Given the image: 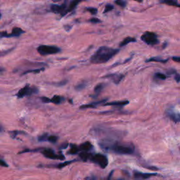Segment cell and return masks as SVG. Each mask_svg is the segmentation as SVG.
<instances>
[{"label":"cell","instance_id":"cell-12","mask_svg":"<svg viewBox=\"0 0 180 180\" xmlns=\"http://www.w3.org/2000/svg\"><path fill=\"white\" fill-rule=\"evenodd\" d=\"M104 78L110 79L116 85H118L120 82L123 80V78H125V75H122V74H120V73H113V74H109V75H105Z\"/></svg>","mask_w":180,"mask_h":180},{"label":"cell","instance_id":"cell-32","mask_svg":"<svg viewBox=\"0 0 180 180\" xmlns=\"http://www.w3.org/2000/svg\"><path fill=\"white\" fill-rule=\"evenodd\" d=\"M22 134H25L24 132H21V131H13V132H10L11 136L13 139L16 138V136L18 135H22Z\"/></svg>","mask_w":180,"mask_h":180},{"label":"cell","instance_id":"cell-45","mask_svg":"<svg viewBox=\"0 0 180 180\" xmlns=\"http://www.w3.org/2000/svg\"><path fill=\"white\" fill-rule=\"evenodd\" d=\"M1 16H2V14L0 13V18H1Z\"/></svg>","mask_w":180,"mask_h":180},{"label":"cell","instance_id":"cell-4","mask_svg":"<svg viewBox=\"0 0 180 180\" xmlns=\"http://www.w3.org/2000/svg\"><path fill=\"white\" fill-rule=\"evenodd\" d=\"M38 53L42 56H47L51 54H56L61 52L59 47L54 45H39L37 49Z\"/></svg>","mask_w":180,"mask_h":180},{"label":"cell","instance_id":"cell-23","mask_svg":"<svg viewBox=\"0 0 180 180\" xmlns=\"http://www.w3.org/2000/svg\"><path fill=\"white\" fill-rule=\"evenodd\" d=\"M105 84L104 83H99L96 85V86L95 87V88H94V94H96V96H98L99 94L101 92L102 90H104V88L105 87Z\"/></svg>","mask_w":180,"mask_h":180},{"label":"cell","instance_id":"cell-2","mask_svg":"<svg viewBox=\"0 0 180 180\" xmlns=\"http://www.w3.org/2000/svg\"><path fill=\"white\" fill-rule=\"evenodd\" d=\"M119 51V49H113L103 46L99 47L91 56L90 62L94 64H105L113 58V56H115L116 54H118Z\"/></svg>","mask_w":180,"mask_h":180},{"label":"cell","instance_id":"cell-21","mask_svg":"<svg viewBox=\"0 0 180 180\" xmlns=\"http://www.w3.org/2000/svg\"><path fill=\"white\" fill-rule=\"evenodd\" d=\"M168 61V59H163L160 58L159 56H156V57H152V58L148 59V60L146 61V62H158V63H162V64H165Z\"/></svg>","mask_w":180,"mask_h":180},{"label":"cell","instance_id":"cell-5","mask_svg":"<svg viewBox=\"0 0 180 180\" xmlns=\"http://www.w3.org/2000/svg\"><path fill=\"white\" fill-rule=\"evenodd\" d=\"M90 161L93 162L94 163L98 165L102 169H105L108 165V158L105 155H103V154L101 153L92 154Z\"/></svg>","mask_w":180,"mask_h":180},{"label":"cell","instance_id":"cell-35","mask_svg":"<svg viewBox=\"0 0 180 180\" xmlns=\"http://www.w3.org/2000/svg\"><path fill=\"white\" fill-rule=\"evenodd\" d=\"M89 22L91 23H99L101 22V21L97 18H92L89 20Z\"/></svg>","mask_w":180,"mask_h":180},{"label":"cell","instance_id":"cell-16","mask_svg":"<svg viewBox=\"0 0 180 180\" xmlns=\"http://www.w3.org/2000/svg\"><path fill=\"white\" fill-rule=\"evenodd\" d=\"M129 104L128 101H113L110 103H107V104H104L103 105H111V106H117V107H123L125 105H127Z\"/></svg>","mask_w":180,"mask_h":180},{"label":"cell","instance_id":"cell-3","mask_svg":"<svg viewBox=\"0 0 180 180\" xmlns=\"http://www.w3.org/2000/svg\"><path fill=\"white\" fill-rule=\"evenodd\" d=\"M91 135H99L104 136L105 135L106 136L104 137L103 139H115L118 137H121L122 135L121 132L117 130H113L109 128H97V129H92Z\"/></svg>","mask_w":180,"mask_h":180},{"label":"cell","instance_id":"cell-18","mask_svg":"<svg viewBox=\"0 0 180 180\" xmlns=\"http://www.w3.org/2000/svg\"><path fill=\"white\" fill-rule=\"evenodd\" d=\"M65 101V98L61 96L56 95L53 96L50 100V103H53L54 104H61Z\"/></svg>","mask_w":180,"mask_h":180},{"label":"cell","instance_id":"cell-33","mask_svg":"<svg viewBox=\"0 0 180 180\" xmlns=\"http://www.w3.org/2000/svg\"><path fill=\"white\" fill-rule=\"evenodd\" d=\"M85 87H86V84H85V82H82V83L77 85V86L75 87V90H78V91L82 90L85 89Z\"/></svg>","mask_w":180,"mask_h":180},{"label":"cell","instance_id":"cell-20","mask_svg":"<svg viewBox=\"0 0 180 180\" xmlns=\"http://www.w3.org/2000/svg\"><path fill=\"white\" fill-rule=\"evenodd\" d=\"M160 2L162 4H165L170 6H173V7H177L180 8V4H178L177 0H160Z\"/></svg>","mask_w":180,"mask_h":180},{"label":"cell","instance_id":"cell-41","mask_svg":"<svg viewBox=\"0 0 180 180\" xmlns=\"http://www.w3.org/2000/svg\"><path fill=\"white\" fill-rule=\"evenodd\" d=\"M3 131H4V128H3V126L1 125V123H0V133L3 132Z\"/></svg>","mask_w":180,"mask_h":180},{"label":"cell","instance_id":"cell-27","mask_svg":"<svg viewBox=\"0 0 180 180\" xmlns=\"http://www.w3.org/2000/svg\"><path fill=\"white\" fill-rule=\"evenodd\" d=\"M45 68H38V69H34V70H27L23 73V75H25V74H28V73H39L42 71H44Z\"/></svg>","mask_w":180,"mask_h":180},{"label":"cell","instance_id":"cell-37","mask_svg":"<svg viewBox=\"0 0 180 180\" xmlns=\"http://www.w3.org/2000/svg\"><path fill=\"white\" fill-rule=\"evenodd\" d=\"M0 166L7 167H8V164H7V162H6L5 161H3V160H2V159H0Z\"/></svg>","mask_w":180,"mask_h":180},{"label":"cell","instance_id":"cell-46","mask_svg":"<svg viewBox=\"0 0 180 180\" xmlns=\"http://www.w3.org/2000/svg\"><path fill=\"white\" fill-rule=\"evenodd\" d=\"M120 180H124V179H120Z\"/></svg>","mask_w":180,"mask_h":180},{"label":"cell","instance_id":"cell-7","mask_svg":"<svg viewBox=\"0 0 180 180\" xmlns=\"http://www.w3.org/2000/svg\"><path fill=\"white\" fill-rule=\"evenodd\" d=\"M38 92V90L36 87H30V85H25L24 87H23L22 89L18 91V94H17V97L19 99L23 98V97L30 96L33 94H37Z\"/></svg>","mask_w":180,"mask_h":180},{"label":"cell","instance_id":"cell-38","mask_svg":"<svg viewBox=\"0 0 180 180\" xmlns=\"http://www.w3.org/2000/svg\"><path fill=\"white\" fill-rule=\"evenodd\" d=\"M67 82H68V81H67V80H63V81H61V82H59V83L56 84V86L61 87V86H63V85H65V84L67 83Z\"/></svg>","mask_w":180,"mask_h":180},{"label":"cell","instance_id":"cell-26","mask_svg":"<svg viewBox=\"0 0 180 180\" xmlns=\"http://www.w3.org/2000/svg\"><path fill=\"white\" fill-rule=\"evenodd\" d=\"M154 77H155L156 79L160 80H166L167 78V76L166 75H165V74L161 73H155Z\"/></svg>","mask_w":180,"mask_h":180},{"label":"cell","instance_id":"cell-42","mask_svg":"<svg viewBox=\"0 0 180 180\" xmlns=\"http://www.w3.org/2000/svg\"><path fill=\"white\" fill-rule=\"evenodd\" d=\"M11 50H12V49H10V50H8V51H4V53H2V54H0V55H1V56H2V55H4V54H7V53H8V52H9V51H11Z\"/></svg>","mask_w":180,"mask_h":180},{"label":"cell","instance_id":"cell-11","mask_svg":"<svg viewBox=\"0 0 180 180\" xmlns=\"http://www.w3.org/2000/svg\"><path fill=\"white\" fill-rule=\"evenodd\" d=\"M165 113H166L167 117H168L171 121L175 122V123L180 122V113L178 111H176L173 108H167Z\"/></svg>","mask_w":180,"mask_h":180},{"label":"cell","instance_id":"cell-30","mask_svg":"<svg viewBox=\"0 0 180 180\" xmlns=\"http://www.w3.org/2000/svg\"><path fill=\"white\" fill-rule=\"evenodd\" d=\"M114 8V7L112 4H107L105 6V8L104 10V13H106L108 12H110V11H112Z\"/></svg>","mask_w":180,"mask_h":180},{"label":"cell","instance_id":"cell-8","mask_svg":"<svg viewBox=\"0 0 180 180\" xmlns=\"http://www.w3.org/2000/svg\"><path fill=\"white\" fill-rule=\"evenodd\" d=\"M42 153L43 154L44 156L46 158L52 159V160H61V161H64L65 159L64 156L62 153H60L59 155L55 153V152L51 148H44L43 151H42Z\"/></svg>","mask_w":180,"mask_h":180},{"label":"cell","instance_id":"cell-15","mask_svg":"<svg viewBox=\"0 0 180 180\" xmlns=\"http://www.w3.org/2000/svg\"><path fill=\"white\" fill-rule=\"evenodd\" d=\"M84 1H87V0H72V1L70 2L69 6H68V7L67 8L66 14L68 13L71 12V11H73L77 7V6L80 4V3L82 2H84Z\"/></svg>","mask_w":180,"mask_h":180},{"label":"cell","instance_id":"cell-19","mask_svg":"<svg viewBox=\"0 0 180 180\" xmlns=\"http://www.w3.org/2000/svg\"><path fill=\"white\" fill-rule=\"evenodd\" d=\"M136 39L135 38H132V37H127V38H125L122 42H121L120 43V47H125V46L127 45L129 43H132V42H136Z\"/></svg>","mask_w":180,"mask_h":180},{"label":"cell","instance_id":"cell-39","mask_svg":"<svg viewBox=\"0 0 180 180\" xmlns=\"http://www.w3.org/2000/svg\"><path fill=\"white\" fill-rule=\"evenodd\" d=\"M175 80H176L177 82H180V75L178 73H175Z\"/></svg>","mask_w":180,"mask_h":180},{"label":"cell","instance_id":"cell-22","mask_svg":"<svg viewBox=\"0 0 180 180\" xmlns=\"http://www.w3.org/2000/svg\"><path fill=\"white\" fill-rule=\"evenodd\" d=\"M91 155H92V153L87 152V151H82L81 153H80L79 156L83 161H87L90 159Z\"/></svg>","mask_w":180,"mask_h":180},{"label":"cell","instance_id":"cell-10","mask_svg":"<svg viewBox=\"0 0 180 180\" xmlns=\"http://www.w3.org/2000/svg\"><path fill=\"white\" fill-rule=\"evenodd\" d=\"M67 4L66 2L63 4L62 5H57V4H52L50 7V10L51 12L54 13L61 14V16H64L66 15V10H67Z\"/></svg>","mask_w":180,"mask_h":180},{"label":"cell","instance_id":"cell-28","mask_svg":"<svg viewBox=\"0 0 180 180\" xmlns=\"http://www.w3.org/2000/svg\"><path fill=\"white\" fill-rule=\"evenodd\" d=\"M115 3L122 8H125L127 4V0H115Z\"/></svg>","mask_w":180,"mask_h":180},{"label":"cell","instance_id":"cell-25","mask_svg":"<svg viewBox=\"0 0 180 180\" xmlns=\"http://www.w3.org/2000/svg\"><path fill=\"white\" fill-rule=\"evenodd\" d=\"M75 161H76V160H73V161H65L64 162H61V163L56 165V167L59 168V169H61V168L65 167V166H67V165L73 163V162H75Z\"/></svg>","mask_w":180,"mask_h":180},{"label":"cell","instance_id":"cell-6","mask_svg":"<svg viewBox=\"0 0 180 180\" xmlns=\"http://www.w3.org/2000/svg\"><path fill=\"white\" fill-rule=\"evenodd\" d=\"M141 39L148 45H156L159 44L158 36L152 32H146L141 36Z\"/></svg>","mask_w":180,"mask_h":180},{"label":"cell","instance_id":"cell-29","mask_svg":"<svg viewBox=\"0 0 180 180\" xmlns=\"http://www.w3.org/2000/svg\"><path fill=\"white\" fill-rule=\"evenodd\" d=\"M85 11L90 12L91 14H92V15H96V14L98 13V9L94 7H87L85 8Z\"/></svg>","mask_w":180,"mask_h":180},{"label":"cell","instance_id":"cell-24","mask_svg":"<svg viewBox=\"0 0 180 180\" xmlns=\"http://www.w3.org/2000/svg\"><path fill=\"white\" fill-rule=\"evenodd\" d=\"M80 151L79 147L76 146L75 144H71L70 145V149L68 151V153L71 154V155H75V154L78 153Z\"/></svg>","mask_w":180,"mask_h":180},{"label":"cell","instance_id":"cell-43","mask_svg":"<svg viewBox=\"0 0 180 180\" xmlns=\"http://www.w3.org/2000/svg\"><path fill=\"white\" fill-rule=\"evenodd\" d=\"M3 71H4V68H0V73L3 72Z\"/></svg>","mask_w":180,"mask_h":180},{"label":"cell","instance_id":"cell-17","mask_svg":"<svg viewBox=\"0 0 180 180\" xmlns=\"http://www.w3.org/2000/svg\"><path fill=\"white\" fill-rule=\"evenodd\" d=\"M92 148H93V146L90 141L85 142V143H83V144H82L79 147L80 151H87V152H89L90 151H91V149H92Z\"/></svg>","mask_w":180,"mask_h":180},{"label":"cell","instance_id":"cell-44","mask_svg":"<svg viewBox=\"0 0 180 180\" xmlns=\"http://www.w3.org/2000/svg\"><path fill=\"white\" fill-rule=\"evenodd\" d=\"M135 1L138 2H139V3H141V2H143V0H135Z\"/></svg>","mask_w":180,"mask_h":180},{"label":"cell","instance_id":"cell-36","mask_svg":"<svg viewBox=\"0 0 180 180\" xmlns=\"http://www.w3.org/2000/svg\"><path fill=\"white\" fill-rule=\"evenodd\" d=\"M41 100L42 101V102L46 103V104H48V103H50V100H51V99L48 98V97L42 96V98H41Z\"/></svg>","mask_w":180,"mask_h":180},{"label":"cell","instance_id":"cell-40","mask_svg":"<svg viewBox=\"0 0 180 180\" xmlns=\"http://www.w3.org/2000/svg\"><path fill=\"white\" fill-rule=\"evenodd\" d=\"M174 61L177 63H180V56H173L172 59Z\"/></svg>","mask_w":180,"mask_h":180},{"label":"cell","instance_id":"cell-1","mask_svg":"<svg viewBox=\"0 0 180 180\" xmlns=\"http://www.w3.org/2000/svg\"><path fill=\"white\" fill-rule=\"evenodd\" d=\"M99 144L105 151L121 155H131L135 150V146L131 143L119 142L115 139H102Z\"/></svg>","mask_w":180,"mask_h":180},{"label":"cell","instance_id":"cell-34","mask_svg":"<svg viewBox=\"0 0 180 180\" xmlns=\"http://www.w3.org/2000/svg\"><path fill=\"white\" fill-rule=\"evenodd\" d=\"M48 136H48L47 134H43V135H42L39 136L38 140H39V141H44L45 140H47Z\"/></svg>","mask_w":180,"mask_h":180},{"label":"cell","instance_id":"cell-14","mask_svg":"<svg viewBox=\"0 0 180 180\" xmlns=\"http://www.w3.org/2000/svg\"><path fill=\"white\" fill-rule=\"evenodd\" d=\"M108 99H105L101 100V101H95V102H92L90 103L89 104H85L83 105L80 106L81 109H85V108H96V106H98L99 105H104L105 102L107 101Z\"/></svg>","mask_w":180,"mask_h":180},{"label":"cell","instance_id":"cell-9","mask_svg":"<svg viewBox=\"0 0 180 180\" xmlns=\"http://www.w3.org/2000/svg\"><path fill=\"white\" fill-rule=\"evenodd\" d=\"M24 33V30H23L20 28H14L11 33L7 32H0V38H18Z\"/></svg>","mask_w":180,"mask_h":180},{"label":"cell","instance_id":"cell-13","mask_svg":"<svg viewBox=\"0 0 180 180\" xmlns=\"http://www.w3.org/2000/svg\"><path fill=\"white\" fill-rule=\"evenodd\" d=\"M157 174L156 173H143L139 171H135L134 172V177L136 179L138 180H145L148 178H150L151 177L156 176Z\"/></svg>","mask_w":180,"mask_h":180},{"label":"cell","instance_id":"cell-31","mask_svg":"<svg viewBox=\"0 0 180 180\" xmlns=\"http://www.w3.org/2000/svg\"><path fill=\"white\" fill-rule=\"evenodd\" d=\"M47 140L49 142L52 143V144H55L56 141H58V136H54V135H51V136H49Z\"/></svg>","mask_w":180,"mask_h":180}]
</instances>
